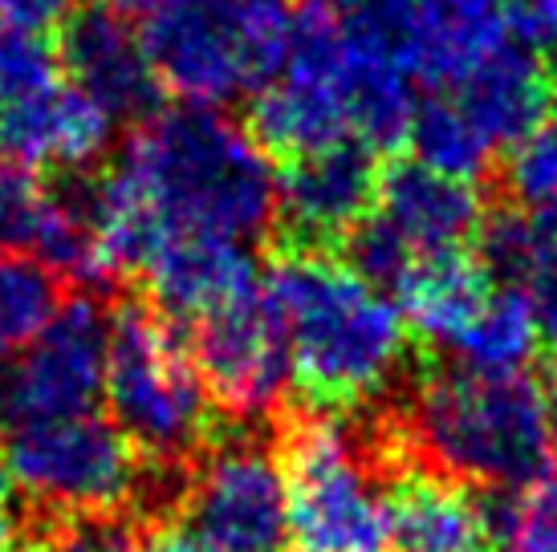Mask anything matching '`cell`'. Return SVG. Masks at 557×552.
Instances as JSON below:
<instances>
[{
  "instance_id": "f35d334b",
  "label": "cell",
  "mask_w": 557,
  "mask_h": 552,
  "mask_svg": "<svg viewBox=\"0 0 557 552\" xmlns=\"http://www.w3.org/2000/svg\"><path fill=\"white\" fill-rule=\"evenodd\" d=\"M505 552H557V544H533V540H512Z\"/></svg>"
},
{
  "instance_id": "2e32d148",
  "label": "cell",
  "mask_w": 557,
  "mask_h": 552,
  "mask_svg": "<svg viewBox=\"0 0 557 552\" xmlns=\"http://www.w3.org/2000/svg\"><path fill=\"white\" fill-rule=\"evenodd\" d=\"M451 90L496 147H517L533 135L554 114L557 98L554 74L545 70L542 53L512 46L505 37Z\"/></svg>"
},
{
  "instance_id": "7a4b0ae2",
  "label": "cell",
  "mask_w": 557,
  "mask_h": 552,
  "mask_svg": "<svg viewBox=\"0 0 557 552\" xmlns=\"http://www.w3.org/2000/svg\"><path fill=\"white\" fill-rule=\"evenodd\" d=\"M261 289L285 334L294 386L322 414L374 394L403 362L411 329L399 305L325 252L285 248Z\"/></svg>"
},
{
  "instance_id": "9c48e42d",
  "label": "cell",
  "mask_w": 557,
  "mask_h": 552,
  "mask_svg": "<svg viewBox=\"0 0 557 552\" xmlns=\"http://www.w3.org/2000/svg\"><path fill=\"white\" fill-rule=\"evenodd\" d=\"M4 463L16 488L65 512H119L139 488V451L98 414L13 430Z\"/></svg>"
},
{
  "instance_id": "5bb4252c",
  "label": "cell",
  "mask_w": 557,
  "mask_h": 552,
  "mask_svg": "<svg viewBox=\"0 0 557 552\" xmlns=\"http://www.w3.org/2000/svg\"><path fill=\"white\" fill-rule=\"evenodd\" d=\"M110 142L114 114H107L90 93H82L70 77L0 110V154L4 163H21L29 171L58 167L65 175H82L98 159H107Z\"/></svg>"
},
{
  "instance_id": "8d00e7d4",
  "label": "cell",
  "mask_w": 557,
  "mask_h": 552,
  "mask_svg": "<svg viewBox=\"0 0 557 552\" xmlns=\"http://www.w3.org/2000/svg\"><path fill=\"white\" fill-rule=\"evenodd\" d=\"M13 472H9V463H4V451H0V512L4 507H13Z\"/></svg>"
},
{
  "instance_id": "8992f818",
  "label": "cell",
  "mask_w": 557,
  "mask_h": 552,
  "mask_svg": "<svg viewBox=\"0 0 557 552\" xmlns=\"http://www.w3.org/2000/svg\"><path fill=\"white\" fill-rule=\"evenodd\" d=\"M289 552H395L387 491L374 488L355 443L325 414L301 418L285 439Z\"/></svg>"
},
{
  "instance_id": "83f0119b",
  "label": "cell",
  "mask_w": 557,
  "mask_h": 552,
  "mask_svg": "<svg viewBox=\"0 0 557 552\" xmlns=\"http://www.w3.org/2000/svg\"><path fill=\"white\" fill-rule=\"evenodd\" d=\"M62 81V58L37 33H0V110Z\"/></svg>"
},
{
  "instance_id": "4dcf8cb0",
  "label": "cell",
  "mask_w": 557,
  "mask_h": 552,
  "mask_svg": "<svg viewBox=\"0 0 557 552\" xmlns=\"http://www.w3.org/2000/svg\"><path fill=\"white\" fill-rule=\"evenodd\" d=\"M139 537L119 512H65L37 552H135Z\"/></svg>"
},
{
  "instance_id": "d4e9b609",
  "label": "cell",
  "mask_w": 557,
  "mask_h": 552,
  "mask_svg": "<svg viewBox=\"0 0 557 552\" xmlns=\"http://www.w3.org/2000/svg\"><path fill=\"white\" fill-rule=\"evenodd\" d=\"M62 309L58 273L25 252H0V366L13 362Z\"/></svg>"
},
{
  "instance_id": "ac0fdd59",
  "label": "cell",
  "mask_w": 557,
  "mask_h": 552,
  "mask_svg": "<svg viewBox=\"0 0 557 552\" xmlns=\"http://www.w3.org/2000/svg\"><path fill=\"white\" fill-rule=\"evenodd\" d=\"M395 292L407 329L432 341L435 350H448L476 322L480 309L493 301L496 285L484 264L451 248V252H423Z\"/></svg>"
},
{
  "instance_id": "d6986e66",
  "label": "cell",
  "mask_w": 557,
  "mask_h": 552,
  "mask_svg": "<svg viewBox=\"0 0 557 552\" xmlns=\"http://www.w3.org/2000/svg\"><path fill=\"white\" fill-rule=\"evenodd\" d=\"M395 552H488L476 495L435 472H411L387 488Z\"/></svg>"
},
{
  "instance_id": "7c38bea8",
  "label": "cell",
  "mask_w": 557,
  "mask_h": 552,
  "mask_svg": "<svg viewBox=\"0 0 557 552\" xmlns=\"http://www.w3.org/2000/svg\"><path fill=\"white\" fill-rule=\"evenodd\" d=\"M383 167L358 138L289 159L277 175V224L285 244L294 252L338 248L374 212Z\"/></svg>"
},
{
  "instance_id": "5b68a950",
  "label": "cell",
  "mask_w": 557,
  "mask_h": 552,
  "mask_svg": "<svg viewBox=\"0 0 557 552\" xmlns=\"http://www.w3.org/2000/svg\"><path fill=\"white\" fill-rule=\"evenodd\" d=\"M110 423L151 460H184L212 423V394L187 350V334L156 305L123 301L110 313Z\"/></svg>"
},
{
  "instance_id": "9a60e30c",
  "label": "cell",
  "mask_w": 557,
  "mask_h": 552,
  "mask_svg": "<svg viewBox=\"0 0 557 552\" xmlns=\"http://www.w3.org/2000/svg\"><path fill=\"white\" fill-rule=\"evenodd\" d=\"M143 276L151 289V305L180 329H191L203 317L261 292V268L248 244L224 236H171Z\"/></svg>"
},
{
  "instance_id": "484cf974",
  "label": "cell",
  "mask_w": 557,
  "mask_h": 552,
  "mask_svg": "<svg viewBox=\"0 0 557 552\" xmlns=\"http://www.w3.org/2000/svg\"><path fill=\"white\" fill-rule=\"evenodd\" d=\"M346 41L362 53L391 58L416 74L419 0H334Z\"/></svg>"
},
{
  "instance_id": "3957f363",
  "label": "cell",
  "mask_w": 557,
  "mask_h": 552,
  "mask_svg": "<svg viewBox=\"0 0 557 552\" xmlns=\"http://www.w3.org/2000/svg\"><path fill=\"white\" fill-rule=\"evenodd\" d=\"M416 435L444 476L476 488H525L554 455L545 390L525 369L448 366L428 374L416 399Z\"/></svg>"
},
{
  "instance_id": "ba28073f",
  "label": "cell",
  "mask_w": 557,
  "mask_h": 552,
  "mask_svg": "<svg viewBox=\"0 0 557 552\" xmlns=\"http://www.w3.org/2000/svg\"><path fill=\"white\" fill-rule=\"evenodd\" d=\"M107 357L110 313L102 301L90 292L62 301L53 322L0 366V430L94 414L107 399Z\"/></svg>"
},
{
  "instance_id": "ffe728a7",
  "label": "cell",
  "mask_w": 557,
  "mask_h": 552,
  "mask_svg": "<svg viewBox=\"0 0 557 552\" xmlns=\"http://www.w3.org/2000/svg\"><path fill=\"white\" fill-rule=\"evenodd\" d=\"M500 37V0H419L416 77L456 86Z\"/></svg>"
},
{
  "instance_id": "4fadbf2b",
  "label": "cell",
  "mask_w": 557,
  "mask_h": 552,
  "mask_svg": "<svg viewBox=\"0 0 557 552\" xmlns=\"http://www.w3.org/2000/svg\"><path fill=\"white\" fill-rule=\"evenodd\" d=\"M58 58L65 77L82 93H90L107 114H114V123H143L159 110L163 86L151 70L139 29L131 25V16L114 13L102 0L74 9V16L62 25Z\"/></svg>"
},
{
  "instance_id": "d590c367",
  "label": "cell",
  "mask_w": 557,
  "mask_h": 552,
  "mask_svg": "<svg viewBox=\"0 0 557 552\" xmlns=\"http://www.w3.org/2000/svg\"><path fill=\"white\" fill-rule=\"evenodd\" d=\"M102 4H110V9H114V13H123V16H147L151 13V4H156V0H102Z\"/></svg>"
},
{
  "instance_id": "1f68e13d",
  "label": "cell",
  "mask_w": 557,
  "mask_h": 552,
  "mask_svg": "<svg viewBox=\"0 0 557 552\" xmlns=\"http://www.w3.org/2000/svg\"><path fill=\"white\" fill-rule=\"evenodd\" d=\"M500 33L533 53L557 49V0H500Z\"/></svg>"
},
{
  "instance_id": "30bf717a",
  "label": "cell",
  "mask_w": 557,
  "mask_h": 552,
  "mask_svg": "<svg viewBox=\"0 0 557 552\" xmlns=\"http://www.w3.org/2000/svg\"><path fill=\"white\" fill-rule=\"evenodd\" d=\"M187 516L220 552H281L289 540L285 467L261 443H224L191 484Z\"/></svg>"
},
{
  "instance_id": "52a82bcc",
  "label": "cell",
  "mask_w": 557,
  "mask_h": 552,
  "mask_svg": "<svg viewBox=\"0 0 557 552\" xmlns=\"http://www.w3.org/2000/svg\"><path fill=\"white\" fill-rule=\"evenodd\" d=\"M248 135L281 159L338 147L350 126V46L334 0H301L294 13L289 62L252 93Z\"/></svg>"
},
{
  "instance_id": "f1b7e54d",
  "label": "cell",
  "mask_w": 557,
  "mask_h": 552,
  "mask_svg": "<svg viewBox=\"0 0 557 552\" xmlns=\"http://www.w3.org/2000/svg\"><path fill=\"white\" fill-rule=\"evenodd\" d=\"M49 212V187L37 171L21 163H0V252H33Z\"/></svg>"
},
{
  "instance_id": "6da1fadb",
  "label": "cell",
  "mask_w": 557,
  "mask_h": 552,
  "mask_svg": "<svg viewBox=\"0 0 557 552\" xmlns=\"http://www.w3.org/2000/svg\"><path fill=\"white\" fill-rule=\"evenodd\" d=\"M114 171L168 236L252 244L277 224V171L257 138L216 106H171L143 118Z\"/></svg>"
},
{
  "instance_id": "74e56055",
  "label": "cell",
  "mask_w": 557,
  "mask_h": 552,
  "mask_svg": "<svg viewBox=\"0 0 557 552\" xmlns=\"http://www.w3.org/2000/svg\"><path fill=\"white\" fill-rule=\"evenodd\" d=\"M545 414H549V435H554V451H557V374H554V386L545 390Z\"/></svg>"
},
{
  "instance_id": "603a6c76",
  "label": "cell",
  "mask_w": 557,
  "mask_h": 552,
  "mask_svg": "<svg viewBox=\"0 0 557 552\" xmlns=\"http://www.w3.org/2000/svg\"><path fill=\"white\" fill-rule=\"evenodd\" d=\"M407 142L416 151V163L440 171V175H451V179H465V184L488 175L496 151H500L493 138L480 130V123L468 114L456 93L423 98L416 106Z\"/></svg>"
},
{
  "instance_id": "d6a6232c",
  "label": "cell",
  "mask_w": 557,
  "mask_h": 552,
  "mask_svg": "<svg viewBox=\"0 0 557 552\" xmlns=\"http://www.w3.org/2000/svg\"><path fill=\"white\" fill-rule=\"evenodd\" d=\"M74 9H78V0H0V25L46 37L49 29H62L74 16Z\"/></svg>"
},
{
  "instance_id": "836d02e7",
  "label": "cell",
  "mask_w": 557,
  "mask_h": 552,
  "mask_svg": "<svg viewBox=\"0 0 557 552\" xmlns=\"http://www.w3.org/2000/svg\"><path fill=\"white\" fill-rule=\"evenodd\" d=\"M135 552H220L212 540L203 537L196 524H159L139 540Z\"/></svg>"
},
{
  "instance_id": "e0dca14e",
  "label": "cell",
  "mask_w": 557,
  "mask_h": 552,
  "mask_svg": "<svg viewBox=\"0 0 557 552\" xmlns=\"http://www.w3.org/2000/svg\"><path fill=\"white\" fill-rule=\"evenodd\" d=\"M379 212L423 252H451L465 240H476L484 224V203L476 187L451 179L423 163H391L379 187Z\"/></svg>"
},
{
  "instance_id": "8fae6325",
  "label": "cell",
  "mask_w": 557,
  "mask_h": 552,
  "mask_svg": "<svg viewBox=\"0 0 557 552\" xmlns=\"http://www.w3.org/2000/svg\"><path fill=\"white\" fill-rule=\"evenodd\" d=\"M184 334L208 394L240 418L273 411L285 386L294 382L285 334L264 301V289L224 313L203 317Z\"/></svg>"
},
{
  "instance_id": "f546056e",
  "label": "cell",
  "mask_w": 557,
  "mask_h": 552,
  "mask_svg": "<svg viewBox=\"0 0 557 552\" xmlns=\"http://www.w3.org/2000/svg\"><path fill=\"white\" fill-rule=\"evenodd\" d=\"M505 187L512 200L525 208L557 203V110L533 135H525L512 147L509 163H505Z\"/></svg>"
},
{
  "instance_id": "277c9868",
  "label": "cell",
  "mask_w": 557,
  "mask_h": 552,
  "mask_svg": "<svg viewBox=\"0 0 557 552\" xmlns=\"http://www.w3.org/2000/svg\"><path fill=\"white\" fill-rule=\"evenodd\" d=\"M294 13V0H156L139 37L163 90L224 106L285 70Z\"/></svg>"
},
{
  "instance_id": "4316f807",
  "label": "cell",
  "mask_w": 557,
  "mask_h": 552,
  "mask_svg": "<svg viewBox=\"0 0 557 552\" xmlns=\"http://www.w3.org/2000/svg\"><path fill=\"white\" fill-rule=\"evenodd\" d=\"M338 252H342V264L355 276H362L367 285H374L379 292L399 289L403 276L411 273V264L419 261V252L407 244V236H403L383 212L367 215V219L342 240Z\"/></svg>"
},
{
  "instance_id": "e575fe53",
  "label": "cell",
  "mask_w": 557,
  "mask_h": 552,
  "mask_svg": "<svg viewBox=\"0 0 557 552\" xmlns=\"http://www.w3.org/2000/svg\"><path fill=\"white\" fill-rule=\"evenodd\" d=\"M529 305H533V325H537V350L549 357L557 374V285H533Z\"/></svg>"
},
{
  "instance_id": "7402d4cb",
  "label": "cell",
  "mask_w": 557,
  "mask_h": 552,
  "mask_svg": "<svg viewBox=\"0 0 557 552\" xmlns=\"http://www.w3.org/2000/svg\"><path fill=\"white\" fill-rule=\"evenodd\" d=\"M416 106V74L407 65L350 46V126L358 142L374 154L399 151L411 135Z\"/></svg>"
},
{
  "instance_id": "44dd1931",
  "label": "cell",
  "mask_w": 557,
  "mask_h": 552,
  "mask_svg": "<svg viewBox=\"0 0 557 552\" xmlns=\"http://www.w3.org/2000/svg\"><path fill=\"white\" fill-rule=\"evenodd\" d=\"M480 264L493 280L512 289L557 285V203L542 208H500L484 215L476 231Z\"/></svg>"
},
{
  "instance_id": "cb8c5ba5",
  "label": "cell",
  "mask_w": 557,
  "mask_h": 552,
  "mask_svg": "<svg viewBox=\"0 0 557 552\" xmlns=\"http://www.w3.org/2000/svg\"><path fill=\"white\" fill-rule=\"evenodd\" d=\"M451 366L476 374H521L537 353V325L525 289L500 285L480 317L448 346Z\"/></svg>"
}]
</instances>
